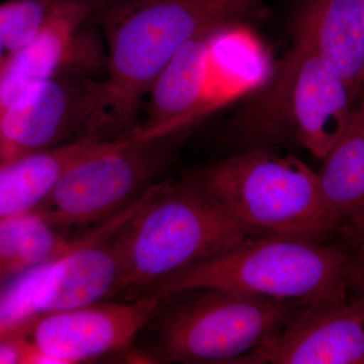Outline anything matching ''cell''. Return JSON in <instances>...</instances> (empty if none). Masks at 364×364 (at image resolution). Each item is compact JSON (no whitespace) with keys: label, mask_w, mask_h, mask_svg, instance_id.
Segmentation results:
<instances>
[{"label":"cell","mask_w":364,"mask_h":364,"mask_svg":"<svg viewBox=\"0 0 364 364\" xmlns=\"http://www.w3.org/2000/svg\"><path fill=\"white\" fill-rule=\"evenodd\" d=\"M363 275L364 241L259 233L171 277L148 296L165 299L220 287L316 305L350 298Z\"/></svg>","instance_id":"obj_1"},{"label":"cell","mask_w":364,"mask_h":364,"mask_svg":"<svg viewBox=\"0 0 364 364\" xmlns=\"http://www.w3.org/2000/svg\"><path fill=\"white\" fill-rule=\"evenodd\" d=\"M358 102L335 67L294 39L259 90L228 122L234 152L294 146L323 160L350 124Z\"/></svg>","instance_id":"obj_2"},{"label":"cell","mask_w":364,"mask_h":364,"mask_svg":"<svg viewBox=\"0 0 364 364\" xmlns=\"http://www.w3.org/2000/svg\"><path fill=\"white\" fill-rule=\"evenodd\" d=\"M259 233L230 217L188 177L159 181L119 232L123 291L148 296L171 277Z\"/></svg>","instance_id":"obj_3"},{"label":"cell","mask_w":364,"mask_h":364,"mask_svg":"<svg viewBox=\"0 0 364 364\" xmlns=\"http://www.w3.org/2000/svg\"><path fill=\"white\" fill-rule=\"evenodd\" d=\"M267 0H141L100 9L97 21L109 58L107 82L124 119L136 129L143 98L162 69L189 41L243 25Z\"/></svg>","instance_id":"obj_4"},{"label":"cell","mask_w":364,"mask_h":364,"mask_svg":"<svg viewBox=\"0 0 364 364\" xmlns=\"http://www.w3.org/2000/svg\"><path fill=\"white\" fill-rule=\"evenodd\" d=\"M186 176L230 217L262 233L316 241L346 237L326 203L318 172L296 155L270 148L240 151Z\"/></svg>","instance_id":"obj_5"},{"label":"cell","mask_w":364,"mask_h":364,"mask_svg":"<svg viewBox=\"0 0 364 364\" xmlns=\"http://www.w3.org/2000/svg\"><path fill=\"white\" fill-rule=\"evenodd\" d=\"M186 293L158 321V349L176 363L238 364L306 306L220 287Z\"/></svg>","instance_id":"obj_6"},{"label":"cell","mask_w":364,"mask_h":364,"mask_svg":"<svg viewBox=\"0 0 364 364\" xmlns=\"http://www.w3.org/2000/svg\"><path fill=\"white\" fill-rule=\"evenodd\" d=\"M130 208L72 240L57 257L0 286V329L31 331L39 318L102 301L123 291L119 232Z\"/></svg>","instance_id":"obj_7"},{"label":"cell","mask_w":364,"mask_h":364,"mask_svg":"<svg viewBox=\"0 0 364 364\" xmlns=\"http://www.w3.org/2000/svg\"><path fill=\"white\" fill-rule=\"evenodd\" d=\"M184 131L156 136L136 128L105 141L67 170L36 212L56 227L109 219L159 182Z\"/></svg>","instance_id":"obj_8"},{"label":"cell","mask_w":364,"mask_h":364,"mask_svg":"<svg viewBox=\"0 0 364 364\" xmlns=\"http://www.w3.org/2000/svg\"><path fill=\"white\" fill-rule=\"evenodd\" d=\"M131 132L107 79L59 75L31 86L0 117V161Z\"/></svg>","instance_id":"obj_9"},{"label":"cell","mask_w":364,"mask_h":364,"mask_svg":"<svg viewBox=\"0 0 364 364\" xmlns=\"http://www.w3.org/2000/svg\"><path fill=\"white\" fill-rule=\"evenodd\" d=\"M93 0H54L39 32L0 63V114L31 86L59 75L107 79L109 58Z\"/></svg>","instance_id":"obj_10"},{"label":"cell","mask_w":364,"mask_h":364,"mask_svg":"<svg viewBox=\"0 0 364 364\" xmlns=\"http://www.w3.org/2000/svg\"><path fill=\"white\" fill-rule=\"evenodd\" d=\"M163 299L144 296L134 303H98L50 314L30 333L41 364L79 363L126 348L159 312Z\"/></svg>","instance_id":"obj_11"},{"label":"cell","mask_w":364,"mask_h":364,"mask_svg":"<svg viewBox=\"0 0 364 364\" xmlns=\"http://www.w3.org/2000/svg\"><path fill=\"white\" fill-rule=\"evenodd\" d=\"M239 364H364V322L349 299L306 305Z\"/></svg>","instance_id":"obj_12"},{"label":"cell","mask_w":364,"mask_h":364,"mask_svg":"<svg viewBox=\"0 0 364 364\" xmlns=\"http://www.w3.org/2000/svg\"><path fill=\"white\" fill-rule=\"evenodd\" d=\"M217 31L189 41L162 69L148 92L141 130L150 135L184 130L210 109V42Z\"/></svg>","instance_id":"obj_13"},{"label":"cell","mask_w":364,"mask_h":364,"mask_svg":"<svg viewBox=\"0 0 364 364\" xmlns=\"http://www.w3.org/2000/svg\"><path fill=\"white\" fill-rule=\"evenodd\" d=\"M293 38L312 46L335 67L359 102L364 87V20L361 0H303Z\"/></svg>","instance_id":"obj_14"},{"label":"cell","mask_w":364,"mask_h":364,"mask_svg":"<svg viewBox=\"0 0 364 364\" xmlns=\"http://www.w3.org/2000/svg\"><path fill=\"white\" fill-rule=\"evenodd\" d=\"M104 142L86 139L0 161V222L37 210L67 170Z\"/></svg>","instance_id":"obj_15"},{"label":"cell","mask_w":364,"mask_h":364,"mask_svg":"<svg viewBox=\"0 0 364 364\" xmlns=\"http://www.w3.org/2000/svg\"><path fill=\"white\" fill-rule=\"evenodd\" d=\"M326 203L347 238L364 241V111L356 109L347 130L318 170Z\"/></svg>","instance_id":"obj_16"},{"label":"cell","mask_w":364,"mask_h":364,"mask_svg":"<svg viewBox=\"0 0 364 364\" xmlns=\"http://www.w3.org/2000/svg\"><path fill=\"white\" fill-rule=\"evenodd\" d=\"M71 242L36 210L0 222V286L57 257Z\"/></svg>","instance_id":"obj_17"},{"label":"cell","mask_w":364,"mask_h":364,"mask_svg":"<svg viewBox=\"0 0 364 364\" xmlns=\"http://www.w3.org/2000/svg\"><path fill=\"white\" fill-rule=\"evenodd\" d=\"M54 0H9L0 4V43L6 54L32 42Z\"/></svg>","instance_id":"obj_18"},{"label":"cell","mask_w":364,"mask_h":364,"mask_svg":"<svg viewBox=\"0 0 364 364\" xmlns=\"http://www.w3.org/2000/svg\"><path fill=\"white\" fill-rule=\"evenodd\" d=\"M41 354L30 336L0 338V364H40Z\"/></svg>","instance_id":"obj_19"},{"label":"cell","mask_w":364,"mask_h":364,"mask_svg":"<svg viewBox=\"0 0 364 364\" xmlns=\"http://www.w3.org/2000/svg\"><path fill=\"white\" fill-rule=\"evenodd\" d=\"M351 299L364 322V275L351 294Z\"/></svg>","instance_id":"obj_20"},{"label":"cell","mask_w":364,"mask_h":364,"mask_svg":"<svg viewBox=\"0 0 364 364\" xmlns=\"http://www.w3.org/2000/svg\"><path fill=\"white\" fill-rule=\"evenodd\" d=\"M97 2L100 9H109V7H114L124 6V4H134V2L141 1V0H93Z\"/></svg>","instance_id":"obj_21"},{"label":"cell","mask_w":364,"mask_h":364,"mask_svg":"<svg viewBox=\"0 0 364 364\" xmlns=\"http://www.w3.org/2000/svg\"><path fill=\"white\" fill-rule=\"evenodd\" d=\"M358 107H359V109H363V111H364V87L363 90V92H361L360 97H359Z\"/></svg>","instance_id":"obj_22"},{"label":"cell","mask_w":364,"mask_h":364,"mask_svg":"<svg viewBox=\"0 0 364 364\" xmlns=\"http://www.w3.org/2000/svg\"><path fill=\"white\" fill-rule=\"evenodd\" d=\"M6 56V50H4V46L0 43V63L4 61V57Z\"/></svg>","instance_id":"obj_23"},{"label":"cell","mask_w":364,"mask_h":364,"mask_svg":"<svg viewBox=\"0 0 364 364\" xmlns=\"http://www.w3.org/2000/svg\"><path fill=\"white\" fill-rule=\"evenodd\" d=\"M361 7H363V20H364V0H361Z\"/></svg>","instance_id":"obj_24"}]
</instances>
